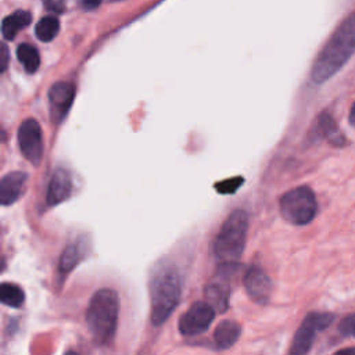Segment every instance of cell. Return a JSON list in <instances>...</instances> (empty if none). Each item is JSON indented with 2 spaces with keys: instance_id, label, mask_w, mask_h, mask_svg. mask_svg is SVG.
Here are the masks:
<instances>
[{
  "instance_id": "603a6c76",
  "label": "cell",
  "mask_w": 355,
  "mask_h": 355,
  "mask_svg": "<svg viewBox=\"0 0 355 355\" xmlns=\"http://www.w3.org/2000/svg\"><path fill=\"white\" fill-rule=\"evenodd\" d=\"M101 0H82V6L85 10H94L100 6Z\"/></svg>"
},
{
  "instance_id": "484cf974",
  "label": "cell",
  "mask_w": 355,
  "mask_h": 355,
  "mask_svg": "<svg viewBox=\"0 0 355 355\" xmlns=\"http://www.w3.org/2000/svg\"><path fill=\"white\" fill-rule=\"evenodd\" d=\"M348 121L352 126H355V103L352 104L351 110H349V115H348Z\"/></svg>"
},
{
  "instance_id": "5bb4252c",
  "label": "cell",
  "mask_w": 355,
  "mask_h": 355,
  "mask_svg": "<svg viewBox=\"0 0 355 355\" xmlns=\"http://www.w3.org/2000/svg\"><path fill=\"white\" fill-rule=\"evenodd\" d=\"M241 334V326L234 320H223L220 322L215 331H214V340L218 348L227 349L236 344Z\"/></svg>"
},
{
  "instance_id": "7402d4cb",
  "label": "cell",
  "mask_w": 355,
  "mask_h": 355,
  "mask_svg": "<svg viewBox=\"0 0 355 355\" xmlns=\"http://www.w3.org/2000/svg\"><path fill=\"white\" fill-rule=\"evenodd\" d=\"M243 179L241 178H237V179H230V180H226V182H220L216 187L220 193H232L234 191L240 184H241Z\"/></svg>"
},
{
  "instance_id": "44dd1931",
  "label": "cell",
  "mask_w": 355,
  "mask_h": 355,
  "mask_svg": "<svg viewBox=\"0 0 355 355\" xmlns=\"http://www.w3.org/2000/svg\"><path fill=\"white\" fill-rule=\"evenodd\" d=\"M338 330L345 337H355V313L343 318L338 324Z\"/></svg>"
},
{
  "instance_id": "ffe728a7",
  "label": "cell",
  "mask_w": 355,
  "mask_h": 355,
  "mask_svg": "<svg viewBox=\"0 0 355 355\" xmlns=\"http://www.w3.org/2000/svg\"><path fill=\"white\" fill-rule=\"evenodd\" d=\"M58 31H60V21L54 15L42 18L35 26L36 37L42 42H51L57 36Z\"/></svg>"
},
{
  "instance_id": "ac0fdd59",
  "label": "cell",
  "mask_w": 355,
  "mask_h": 355,
  "mask_svg": "<svg viewBox=\"0 0 355 355\" xmlns=\"http://www.w3.org/2000/svg\"><path fill=\"white\" fill-rule=\"evenodd\" d=\"M0 301L7 306L19 308L25 301V293L14 283H3L0 286Z\"/></svg>"
},
{
  "instance_id": "7a4b0ae2",
  "label": "cell",
  "mask_w": 355,
  "mask_h": 355,
  "mask_svg": "<svg viewBox=\"0 0 355 355\" xmlns=\"http://www.w3.org/2000/svg\"><path fill=\"white\" fill-rule=\"evenodd\" d=\"M119 316V297L111 288H100L90 298L86 322L92 338L98 345L108 344L116 331Z\"/></svg>"
},
{
  "instance_id": "2e32d148",
  "label": "cell",
  "mask_w": 355,
  "mask_h": 355,
  "mask_svg": "<svg viewBox=\"0 0 355 355\" xmlns=\"http://www.w3.org/2000/svg\"><path fill=\"white\" fill-rule=\"evenodd\" d=\"M316 130L318 133L327 139L333 146H343L345 143V139L343 136V133L340 132V129L337 128L334 119L331 118L330 114L323 112L319 115L318 118V123H316Z\"/></svg>"
},
{
  "instance_id": "d4e9b609",
  "label": "cell",
  "mask_w": 355,
  "mask_h": 355,
  "mask_svg": "<svg viewBox=\"0 0 355 355\" xmlns=\"http://www.w3.org/2000/svg\"><path fill=\"white\" fill-rule=\"evenodd\" d=\"M333 355H355V347H348V348L338 349V351L334 352Z\"/></svg>"
},
{
  "instance_id": "cb8c5ba5",
  "label": "cell",
  "mask_w": 355,
  "mask_h": 355,
  "mask_svg": "<svg viewBox=\"0 0 355 355\" xmlns=\"http://www.w3.org/2000/svg\"><path fill=\"white\" fill-rule=\"evenodd\" d=\"M8 49H7V46H4L3 44V47H1V71H4L6 69V67H7V60H8V51H7Z\"/></svg>"
},
{
  "instance_id": "30bf717a",
  "label": "cell",
  "mask_w": 355,
  "mask_h": 355,
  "mask_svg": "<svg viewBox=\"0 0 355 355\" xmlns=\"http://www.w3.org/2000/svg\"><path fill=\"white\" fill-rule=\"evenodd\" d=\"M243 282L247 294L254 302L266 304L269 301L272 293V282L259 266H251L245 272Z\"/></svg>"
},
{
  "instance_id": "9a60e30c",
  "label": "cell",
  "mask_w": 355,
  "mask_h": 355,
  "mask_svg": "<svg viewBox=\"0 0 355 355\" xmlns=\"http://www.w3.org/2000/svg\"><path fill=\"white\" fill-rule=\"evenodd\" d=\"M31 14L24 10H18L7 15L1 22V35L6 40H12L19 31L31 24Z\"/></svg>"
},
{
  "instance_id": "9c48e42d",
  "label": "cell",
  "mask_w": 355,
  "mask_h": 355,
  "mask_svg": "<svg viewBox=\"0 0 355 355\" xmlns=\"http://www.w3.org/2000/svg\"><path fill=\"white\" fill-rule=\"evenodd\" d=\"M75 97V86L68 82L54 83L49 90L50 116L54 123H60L68 114Z\"/></svg>"
},
{
  "instance_id": "8992f818",
  "label": "cell",
  "mask_w": 355,
  "mask_h": 355,
  "mask_svg": "<svg viewBox=\"0 0 355 355\" xmlns=\"http://www.w3.org/2000/svg\"><path fill=\"white\" fill-rule=\"evenodd\" d=\"M334 320V315L329 312H309L297 329L293 344L287 355H306L311 349L318 331L324 330Z\"/></svg>"
},
{
  "instance_id": "5b68a950",
  "label": "cell",
  "mask_w": 355,
  "mask_h": 355,
  "mask_svg": "<svg viewBox=\"0 0 355 355\" xmlns=\"http://www.w3.org/2000/svg\"><path fill=\"white\" fill-rule=\"evenodd\" d=\"M318 212V202L315 193L308 186H298L280 198V214L282 216L297 226H302L313 220Z\"/></svg>"
},
{
  "instance_id": "7c38bea8",
  "label": "cell",
  "mask_w": 355,
  "mask_h": 355,
  "mask_svg": "<svg viewBox=\"0 0 355 355\" xmlns=\"http://www.w3.org/2000/svg\"><path fill=\"white\" fill-rule=\"evenodd\" d=\"M28 176L24 172H10L0 182V202L7 207L21 198L25 191Z\"/></svg>"
},
{
  "instance_id": "83f0119b",
  "label": "cell",
  "mask_w": 355,
  "mask_h": 355,
  "mask_svg": "<svg viewBox=\"0 0 355 355\" xmlns=\"http://www.w3.org/2000/svg\"><path fill=\"white\" fill-rule=\"evenodd\" d=\"M111 1H122V0H111Z\"/></svg>"
},
{
  "instance_id": "8fae6325",
  "label": "cell",
  "mask_w": 355,
  "mask_h": 355,
  "mask_svg": "<svg viewBox=\"0 0 355 355\" xmlns=\"http://www.w3.org/2000/svg\"><path fill=\"white\" fill-rule=\"evenodd\" d=\"M230 284L226 268H220V273L211 280L205 287L207 302L215 309V312H225L229 306Z\"/></svg>"
},
{
  "instance_id": "4fadbf2b",
  "label": "cell",
  "mask_w": 355,
  "mask_h": 355,
  "mask_svg": "<svg viewBox=\"0 0 355 355\" xmlns=\"http://www.w3.org/2000/svg\"><path fill=\"white\" fill-rule=\"evenodd\" d=\"M72 190V182L69 173L64 169H57L49 183L47 189V204L57 205L67 200Z\"/></svg>"
},
{
  "instance_id": "6da1fadb",
  "label": "cell",
  "mask_w": 355,
  "mask_h": 355,
  "mask_svg": "<svg viewBox=\"0 0 355 355\" xmlns=\"http://www.w3.org/2000/svg\"><path fill=\"white\" fill-rule=\"evenodd\" d=\"M355 53V11L349 12L330 35L311 68V80L322 85L333 78Z\"/></svg>"
},
{
  "instance_id": "e0dca14e",
  "label": "cell",
  "mask_w": 355,
  "mask_h": 355,
  "mask_svg": "<svg viewBox=\"0 0 355 355\" xmlns=\"http://www.w3.org/2000/svg\"><path fill=\"white\" fill-rule=\"evenodd\" d=\"M17 57L28 73H33L37 71L40 65V55L32 44H28V43L19 44L17 49Z\"/></svg>"
},
{
  "instance_id": "4316f807",
  "label": "cell",
  "mask_w": 355,
  "mask_h": 355,
  "mask_svg": "<svg viewBox=\"0 0 355 355\" xmlns=\"http://www.w3.org/2000/svg\"><path fill=\"white\" fill-rule=\"evenodd\" d=\"M64 355H80V354H78L76 351H72V349H69V351H67Z\"/></svg>"
},
{
  "instance_id": "d6986e66",
  "label": "cell",
  "mask_w": 355,
  "mask_h": 355,
  "mask_svg": "<svg viewBox=\"0 0 355 355\" xmlns=\"http://www.w3.org/2000/svg\"><path fill=\"white\" fill-rule=\"evenodd\" d=\"M79 255H80V251L78 244H69L65 247L58 262L60 279H65V276L76 266V263L79 262Z\"/></svg>"
},
{
  "instance_id": "277c9868",
  "label": "cell",
  "mask_w": 355,
  "mask_h": 355,
  "mask_svg": "<svg viewBox=\"0 0 355 355\" xmlns=\"http://www.w3.org/2000/svg\"><path fill=\"white\" fill-rule=\"evenodd\" d=\"M248 216L243 209L233 211L223 222L215 241L214 255L220 266H236L245 247Z\"/></svg>"
},
{
  "instance_id": "52a82bcc",
  "label": "cell",
  "mask_w": 355,
  "mask_h": 355,
  "mask_svg": "<svg viewBox=\"0 0 355 355\" xmlns=\"http://www.w3.org/2000/svg\"><path fill=\"white\" fill-rule=\"evenodd\" d=\"M215 309L207 301H196L179 320V331L183 336L204 333L215 318Z\"/></svg>"
},
{
  "instance_id": "ba28073f",
  "label": "cell",
  "mask_w": 355,
  "mask_h": 355,
  "mask_svg": "<svg viewBox=\"0 0 355 355\" xmlns=\"http://www.w3.org/2000/svg\"><path fill=\"white\" fill-rule=\"evenodd\" d=\"M18 144L24 157L32 164L39 165L43 157L42 129L37 121L28 118L18 128Z\"/></svg>"
},
{
  "instance_id": "3957f363",
  "label": "cell",
  "mask_w": 355,
  "mask_h": 355,
  "mask_svg": "<svg viewBox=\"0 0 355 355\" xmlns=\"http://www.w3.org/2000/svg\"><path fill=\"white\" fill-rule=\"evenodd\" d=\"M151 322L161 326L172 315L180 298V279L171 265L158 266L150 280Z\"/></svg>"
}]
</instances>
